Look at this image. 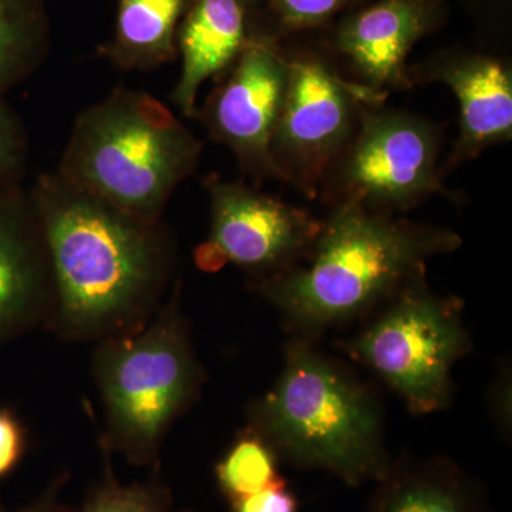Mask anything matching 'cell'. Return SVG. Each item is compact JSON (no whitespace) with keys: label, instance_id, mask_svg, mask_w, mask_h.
I'll use <instances>...</instances> for the list:
<instances>
[{"label":"cell","instance_id":"cell-15","mask_svg":"<svg viewBox=\"0 0 512 512\" xmlns=\"http://www.w3.org/2000/svg\"><path fill=\"white\" fill-rule=\"evenodd\" d=\"M366 512H488L483 488L448 458L390 464Z\"/></svg>","mask_w":512,"mask_h":512},{"label":"cell","instance_id":"cell-11","mask_svg":"<svg viewBox=\"0 0 512 512\" xmlns=\"http://www.w3.org/2000/svg\"><path fill=\"white\" fill-rule=\"evenodd\" d=\"M446 0H370L319 30L322 42L349 67L355 82L375 90L412 89L410 53L414 46L443 28Z\"/></svg>","mask_w":512,"mask_h":512},{"label":"cell","instance_id":"cell-12","mask_svg":"<svg viewBox=\"0 0 512 512\" xmlns=\"http://www.w3.org/2000/svg\"><path fill=\"white\" fill-rule=\"evenodd\" d=\"M414 84L439 82L460 106V134L443 167L474 160L487 148L512 137V70L500 57L474 50H446L410 67Z\"/></svg>","mask_w":512,"mask_h":512},{"label":"cell","instance_id":"cell-17","mask_svg":"<svg viewBox=\"0 0 512 512\" xmlns=\"http://www.w3.org/2000/svg\"><path fill=\"white\" fill-rule=\"evenodd\" d=\"M52 22L45 0H0V87L9 93L45 64Z\"/></svg>","mask_w":512,"mask_h":512},{"label":"cell","instance_id":"cell-9","mask_svg":"<svg viewBox=\"0 0 512 512\" xmlns=\"http://www.w3.org/2000/svg\"><path fill=\"white\" fill-rule=\"evenodd\" d=\"M210 197V235L195 249V265L214 274L228 264L256 279L298 264L318 238L322 222L242 181L204 178Z\"/></svg>","mask_w":512,"mask_h":512},{"label":"cell","instance_id":"cell-21","mask_svg":"<svg viewBox=\"0 0 512 512\" xmlns=\"http://www.w3.org/2000/svg\"><path fill=\"white\" fill-rule=\"evenodd\" d=\"M28 160L25 124L10 106L8 92L0 87V190L22 185Z\"/></svg>","mask_w":512,"mask_h":512},{"label":"cell","instance_id":"cell-6","mask_svg":"<svg viewBox=\"0 0 512 512\" xmlns=\"http://www.w3.org/2000/svg\"><path fill=\"white\" fill-rule=\"evenodd\" d=\"M345 349L399 394L413 414L440 412L453 397V367L471 349L463 303L431 291L426 274L416 276L384 302Z\"/></svg>","mask_w":512,"mask_h":512},{"label":"cell","instance_id":"cell-1","mask_svg":"<svg viewBox=\"0 0 512 512\" xmlns=\"http://www.w3.org/2000/svg\"><path fill=\"white\" fill-rule=\"evenodd\" d=\"M52 271L53 328L103 340L143 328L174 272V239L109 202L42 174L29 191Z\"/></svg>","mask_w":512,"mask_h":512},{"label":"cell","instance_id":"cell-22","mask_svg":"<svg viewBox=\"0 0 512 512\" xmlns=\"http://www.w3.org/2000/svg\"><path fill=\"white\" fill-rule=\"evenodd\" d=\"M28 448V434L22 421L8 409H0V480L10 476Z\"/></svg>","mask_w":512,"mask_h":512},{"label":"cell","instance_id":"cell-3","mask_svg":"<svg viewBox=\"0 0 512 512\" xmlns=\"http://www.w3.org/2000/svg\"><path fill=\"white\" fill-rule=\"evenodd\" d=\"M248 417L249 429L278 458L328 471L353 487L377 483L392 464L369 386L311 339L298 336L286 345L278 382L252 402Z\"/></svg>","mask_w":512,"mask_h":512},{"label":"cell","instance_id":"cell-5","mask_svg":"<svg viewBox=\"0 0 512 512\" xmlns=\"http://www.w3.org/2000/svg\"><path fill=\"white\" fill-rule=\"evenodd\" d=\"M94 376L106 407V448L138 466L154 463L165 433L205 379L180 309V286L143 328L100 340Z\"/></svg>","mask_w":512,"mask_h":512},{"label":"cell","instance_id":"cell-18","mask_svg":"<svg viewBox=\"0 0 512 512\" xmlns=\"http://www.w3.org/2000/svg\"><path fill=\"white\" fill-rule=\"evenodd\" d=\"M215 477L228 501L281 483L278 456L254 430L245 429L215 466Z\"/></svg>","mask_w":512,"mask_h":512},{"label":"cell","instance_id":"cell-2","mask_svg":"<svg viewBox=\"0 0 512 512\" xmlns=\"http://www.w3.org/2000/svg\"><path fill=\"white\" fill-rule=\"evenodd\" d=\"M461 244L450 229L339 202L298 264L251 285L291 329L311 339L367 315L426 274L429 259Z\"/></svg>","mask_w":512,"mask_h":512},{"label":"cell","instance_id":"cell-7","mask_svg":"<svg viewBox=\"0 0 512 512\" xmlns=\"http://www.w3.org/2000/svg\"><path fill=\"white\" fill-rule=\"evenodd\" d=\"M281 42L288 56L289 79L272 158L279 180L313 200L352 140L360 107L382 104L387 94L345 79L320 33L316 43Z\"/></svg>","mask_w":512,"mask_h":512},{"label":"cell","instance_id":"cell-10","mask_svg":"<svg viewBox=\"0 0 512 512\" xmlns=\"http://www.w3.org/2000/svg\"><path fill=\"white\" fill-rule=\"evenodd\" d=\"M220 79L195 119L232 151L242 173L279 180L271 148L288 89L284 45L268 33L256 37Z\"/></svg>","mask_w":512,"mask_h":512},{"label":"cell","instance_id":"cell-4","mask_svg":"<svg viewBox=\"0 0 512 512\" xmlns=\"http://www.w3.org/2000/svg\"><path fill=\"white\" fill-rule=\"evenodd\" d=\"M200 138L153 94L130 87L79 114L55 173L150 224L197 171Z\"/></svg>","mask_w":512,"mask_h":512},{"label":"cell","instance_id":"cell-8","mask_svg":"<svg viewBox=\"0 0 512 512\" xmlns=\"http://www.w3.org/2000/svg\"><path fill=\"white\" fill-rule=\"evenodd\" d=\"M437 124L382 104H363L359 123L342 156L330 168L319 195L328 204L356 202L367 210L396 214L431 195L454 198L440 167Z\"/></svg>","mask_w":512,"mask_h":512},{"label":"cell","instance_id":"cell-24","mask_svg":"<svg viewBox=\"0 0 512 512\" xmlns=\"http://www.w3.org/2000/svg\"><path fill=\"white\" fill-rule=\"evenodd\" d=\"M63 483L64 478H59V480H56L55 483L52 484V487H50L49 490H47L46 493L36 501V503L15 512H63L64 510L62 505L57 503V494L62 490ZM0 512L8 511L0 508Z\"/></svg>","mask_w":512,"mask_h":512},{"label":"cell","instance_id":"cell-23","mask_svg":"<svg viewBox=\"0 0 512 512\" xmlns=\"http://www.w3.org/2000/svg\"><path fill=\"white\" fill-rule=\"evenodd\" d=\"M229 512H298V500L286 481L271 485L258 493L229 501Z\"/></svg>","mask_w":512,"mask_h":512},{"label":"cell","instance_id":"cell-16","mask_svg":"<svg viewBox=\"0 0 512 512\" xmlns=\"http://www.w3.org/2000/svg\"><path fill=\"white\" fill-rule=\"evenodd\" d=\"M191 0H119L113 32L97 56L121 72L148 73L178 59V32Z\"/></svg>","mask_w":512,"mask_h":512},{"label":"cell","instance_id":"cell-25","mask_svg":"<svg viewBox=\"0 0 512 512\" xmlns=\"http://www.w3.org/2000/svg\"><path fill=\"white\" fill-rule=\"evenodd\" d=\"M510 377L507 379V373H504L501 376V379L495 383L494 389V412L497 413L498 423L503 427L504 430H507V393H510Z\"/></svg>","mask_w":512,"mask_h":512},{"label":"cell","instance_id":"cell-13","mask_svg":"<svg viewBox=\"0 0 512 512\" xmlns=\"http://www.w3.org/2000/svg\"><path fill=\"white\" fill-rule=\"evenodd\" d=\"M264 33L262 0H191L178 32L181 70L171 93L180 113L195 119L201 87L224 76Z\"/></svg>","mask_w":512,"mask_h":512},{"label":"cell","instance_id":"cell-19","mask_svg":"<svg viewBox=\"0 0 512 512\" xmlns=\"http://www.w3.org/2000/svg\"><path fill=\"white\" fill-rule=\"evenodd\" d=\"M265 29L284 40L329 28L340 16L370 0H262Z\"/></svg>","mask_w":512,"mask_h":512},{"label":"cell","instance_id":"cell-14","mask_svg":"<svg viewBox=\"0 0 512 512\" xmlns=\"http://www.w3.org/2000/svg\"><path fill=\"white\" fill-rule=\"evenodd\" d=\"M52 271L29 192L0 190V339L50 318Z\"/></svg>","mask_w":512,"mask_h":512},{"label":"cell","instance_id":"cell-20","mask_svg":"<svg viewBox=\"0 0 512 512\" xmlns=\"http://www.w3.org/2000/svg\"><path fill=\"white\" fill-rule=\"evenodd\" d=\"M79 512H173V498L161 481L121 485L107 471Z\"/></svg>","mask_w":512,"mask_h":512}]
</instances>
